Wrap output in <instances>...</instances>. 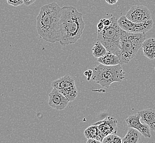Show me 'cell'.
I'll use <instances>...</instances> for the list:
<instances>
[{
	"mask_svg": "<svg viewBox=\"0 0 155 143\" xmlns=\"http://www.w3.org/2000/svg\"><path fill=\"white\" fill-rule=\"evenodd\" d=\"M106 1L109 5H113L118 2V0H106Z\"/></svg>",
	"mask_w": 155,
	"mask_h": 143,
	"instance_id": "cb8c5ba5",
	"label": "cell"
},
{
	"mask_svg": "<svg viewBox=\"0 0 155 143\" xmlns=\"http://www.w3.org/2000/svg\"><path fill=\"white\" fill-rule=\"evenodd\" d=\"M98 125L99 131L104 137L109 134H117L118 131V122L117 119L107 116L105 119L95 123Z\"/></svg>",
	"mask_w": 155,
	"mask_h": 143,
	"instance_id": "8fae6325",
	"label": "cell"
},
{
	"mask_svg": "<svg viewBox=\"0 0 155 143\" xmlns=\"http://www.w3.org/2000/svg\"><path fill=\"white\" fill-rule=\"evenodd\" d=\"M141 133L133 128H129L125 136L122 138V143H137L141 139Z\"/></svg>",
	"mask_w": 155,
	"mask_h": 143,
	"instance_id": "2e32d148",
	"label": "cell"
},
{
	"mask_svg": "<svg viewBox=\"0 0 155 143\" xmlns=\"http://www.w3.org/2000/svg\"><path fill=\"white\" fill-rule=\"evenodd\" d=\"M112 22L98 32L97 41L105 47L107 51L114 53L121 59V36L123 29L118 24V19L112 16Z\"/></svg>",
	"mask_w": 155,
	"mask_h": 143,
	"instance_id": "3957f363",
	"label": "cell"
},
{
	"mask_svg": "<svg viewBox=\"0 0 155 143\" xmlns=\"http://www.w3.org/2000/svg\"><path fill=\"white\" fill-rule=\"evenodd\" d=\"M125 16L131 22L137 23H145L152 19V14L147 7L145 6L131 7Z\"/></svg>",
	"mask_w": 155,
	"mask_h": 143,
	"instance_id": "ba28073f",
	"label": "cell"
},
{
	"mask_svg": "<svg viewBox=\"0 0 155 143\" xmlns=\"http://www.w3.org/2000/svg\"><path fill=\"white\" fill-rule=\"evenodd\" d=\"M69 102L68 99L56 88L53 87V90L49 94V105L56 110H64L68 105Z\"/></svg>",
	"mask_w": 155,
	"mask_h": 143,
	"instance_id": "9c48e42d",
	"label": "cell"
},
{
	"mask_svg": "<svg viewBox=\"0 0 155 143\" xmlns=\"http://www.w3.org/2000/svg\"><path fill=\"white\" fill-rule=\"evenodd\" d=\"M97 62L103 65H120L121 59L114 53L107 51L106 55L98 59Z\"/></svg>",
	"mask_w": 155,
	"mask_h": 143,
	"instance_id": "5bb4252c",
	"label": "cell"
},
{
	"mask_svg": "<svg viewBox=\"0 0 155 143\" xmlns=\"http://www.w3.org/2000/svg\"><path fill=\"white\" fill-rule=\"evenodd\" d=\"M104 27V25L103 24V19H101L99 23L97 24V33L101 31L103 29Z\"/></svg>",
	"mask_w": 155,
	"mask_h": 143,
	"instance_id": "44dd1931",
	"label": "cell"
},
{
	"mask_svg": "<svg viewBox=\"0 0 155 143\" xmlns=\"http://www.w3.org/2000/svg\"><path fill=\"white\" fill-rule=\"evenodd\" d=\"M129 128H133L139 131L143 136L147 138L151 137L150 128L145 123H142L141 122V116L137 113V114L129 116L126 119Z\"/></svg>",
	"mask_w": 155,
	"mask_h": 143,
	"instance_id": "30bf717a",
	"label": "cell"
},
{
	"mask_svg": "<svg viewBox=\"0 0 155 143\" xmlns=\"http://www.w3.org/2000/svg\"></svg>",
	"mask_w": 155,
	"mask_h": 143,
	"instance_id": "d4e9b609",
	"label": "cell"
},
{
	"mask_svg": "<svg viewBox=\"0 0 155 143\" xmlns=\"http://www.w3.org/2000/svg\"><path fill=\"white\" fill-rule=\"evenodd\" d=\"M87 143H101V142L99 140H97L96 139H88L87 141Z\"/></svg>",
	"mask_w": 155,
	"mask_h": 143,
	"instance_id": "603a6c76",
	"label": "cell"
},
{
	"mask_svg": "<svg viewBox=\"0 0 155 143\" xmlns=\"http://www.w3.org/2000/svg\"><path fill=\"white\" fill-rule=\"evenodd\" d=\"M7 2L8 5L13 7H18L24 4L23 0H7Z\"/></svg>",
	"mask_w": 155,
	"mask_h": 143,
	"instance_id": "d6986e66",
	"label": "cell"
},
{
	"mask_svg": "<svg viewBox=\"0 0 155 143\" xmlns=\"http://www.w3.org/2000/svg\"><path fill=\"white\" fill-rule=\"evenodd\" d=\"M51 86L64 95L70 102L74 101L78 97V90L75 81L68 75H65L61 78L53 81Z\"/></svg>",
	"mask_w": 155,
	"mask_h": 143,
	"instance_id": "8992f818",
	"label": "cell"
},
{
	"mask_svg": "<svg viewBox=\"0 0 155 143\" xmlns=\"http://www.w3.org/2000/svg\"><path fill=\"white\" fill-rule=\"evenodd\" d=\"M84 75L87 77V81H90L91 79L92 78L93 75V70L88 69L86 71L84 72Z\"/></svg>",
	"mask_w": 155,
	"mask_h": 143,
	"instance_id": "ffe728a7",
	"label": "cell"
},
{
	"mask_svg": "<svg viewBox=\"0 0 155 143\" xmlns=\"http://www.w3.org/2000/svg\"><path fill=\"white\" fill-rule=\"evenodd\" d=\"M92 53L94 57L98 59L106 55L107 50L100 41H97L92 48Z\"/></svg>",
	"mask_w": 155,
	"mask_h": 143,
	"instance_id": "e0dca14e",
	"label": "cell"
},
{
	"mask_svg": "<svg viewBox=\"0 0 155 143\" xmlns=\"http://www.w3.org/2000/svg\"><path fill=\"white\" fill-rule=\"evenodd\" d=\"M118 22L123 30L133 33H146L153 28V25L152 19L145 23H137L131 22L125 16H121Z\"/></svg>",
	"mask_w": 155,
	"mask_h": 143,
	"instance_id": "52a82bcc",
	"label": "cell"
},
{
	"mask_svg": "<svg viewBox=\"0 0 155 143\" xmlns=\"http://www.w3.org/2000/svg\"><path fill=\"white\" fill-rule=\"evenodd\" d=\"M121 63L127 64L133 59L146 39L145 33H133L122 30L121 36Z\"/></svg>",
	"mask_w": 155,
	"mask_h": 143,
	"instance_id": "5b68a950",
	"label": "cell"
},
{
	"mask_svg": "<svg viewBox=\"0 0 155 143\" xmlns=\"http://www.w3.org/2000/svg\"><path fill=\"white\" fill-rule=\"evenodd\" d=\"M103 143H121L122 139L117 134H109L104 137L102 141Z\"/></svg>",
	"mask_w": 155,
	"mask_h": 143,
	"instance_id": "ac0fdd59",
	"label": "cell"
},
{
	"mask_svg": "<svg viewBox=\"0 0 155 143\" xmlns=\"http://www.w3.org/2000/svg\"><path fill=\"white\" fill-rule=\"evenodd\" d=\"M141 116V119L148 125L152 131L155 132V110L147 109L141 110L137 112Z\"/></svg>",
	"mask_w": 155,
	"mask_h": 143,
	"instance_id": "7c38bea8",
	"label": "cell"
},
{
	"mask_svg": "<svg viewBox=\"0 0 155 143\" xmlns=\"http://www.w3.org/2000/svg\"><path fill=\"white\" fill-rule=\"evenodd\" d=\"M61 8L56 2L41 7L37 18L38 33L44 40L50 43L60 41V19Z\"/></svg>",
	"mask_w": 155,
	"mask_h": 143,
	"instance_id": "7a4b0ae2",
	"label": "cell"
},
{
	"mask_svg": "<svg viewBox=\"0 0 155 143\" xmlns=\"http://www.w3.org/2000/svg\"><path fill=\"white\" fill-rule=\"evenodd\" d=\"M85 23L82 14L74 7L64 6L60 19V44L62 46L76 43L83 34Z\"/></svg>",
	"mask_w": 155,
	"mask_h": 143,
	"instance_id": "6da1fadb",
	"label": "cell"
},
{
	"mask_svg": "<svg viewBox=\"0 0 155 143\" xmlns=\"http://www.w3.org/2000/svg\"><path fill=\"white\" fill-rule=\"evenodd\" d=\"M85 137L87 139H96L102 143L103 140L104 138L101 132L99 131L98 125L94 123L86 128L84 132Z\"/></svg>",
	"mask_w": 155,
	"mask_h": 143,
	"instance_id": "9a60e30c",
	"label": "cell"
},
{
	"mask_svg": "<svg viewBox=\"0 0 155 143\" xmlns=\"http://www.w3.org/2000/svg\"><path fill=\"white\" fill-rule=\"evenodd\" d=\"M36 1V0H23L24 4L27 6H29L30 5H32Z\"/></svg>",
	"mask_w": 155,
	"mask_h": 143,
	"instance_id": "7402d4cb",
	"label": "cell"
},
{
	"mask_svg": "<svg viewBox=\"0 0 155 143\" xmlns=\"http://www.w3.org/2000/svg\"><path fill=\"white\" fill-rule=\"evenodd\" d=\"M125 72L121 65H106L100 64L93 69L92 79L102 87L109 88L114 82H122Z\"/></svg>",
	"mask_w": 155,
	"mask_h": 143,
	"instance_id": "277c9868",
	"label": "cell"
},
{
	"mask_svg": "<svg viewBox=\"0 0 155 143\" xmlns=\"http://www.w3.org/2000/svg\"><path fill=\"white\" fill-rule=\"evenodd\" d=\"M144 56L150 60L155 59V38L146 39L143 44Z\"/></svg>",
	"mask_w": 155,
	"mask_h": 143,
	"instance_id": "4fadbf2b",
	"label": "cell"
}]
</instances>
